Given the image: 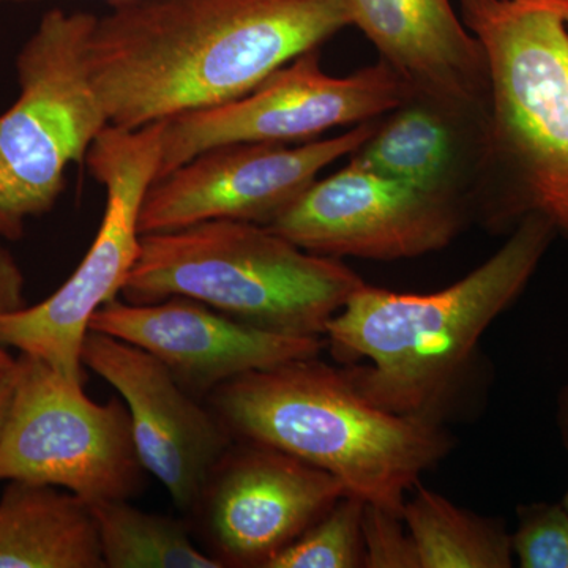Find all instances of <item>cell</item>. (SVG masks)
<instances>
[{
	"label": "cell",
	"instance_id": "cell-24",
	"mask_svg": "<svg viewBox=\"0 0 568 568\" xmlns=\"http://www.w3.org/2000/svg\"><path fill=\"white\" fill-rule=\"evenodd\" d=\"M14 365L11 368L0 369V428L9 410L11 394H13Z\"/></svg>",
	"mask_w": 568,
	"mask_h": 568
},
{
	"label": "cell",
	"instance_id": "cell-28",
	"mask_svg": "<svg viewBox=\"0 0 568 568\" xmlns=\"http://www.w3.org/2000/svg\"><path fill=\"white\" fill-rule=\"evenodd\" d=\"M532 2H548L556 3V6H564V3H568V0H532Z\"/></svg>",
	"mask_w": 568,
	"mask_h": 568
},
{
	"label": "cell",
	"instance_id": "cell-19",
	"mask_svg": "<svg viewBox=\"0 0 568 568\" xmlns=\"http://www.w3.org/2000/svg\"><path fill=\"white\" fill-rule=\"evenodd\" d=\"M89 506L99 529L104 568H224L194 545L181 519L141 510L129 500Z\"/></svg>",
	"mask_w": 568,
	"mask_h": 568
},
{
	"label": "cell",
	"instance_id": "cell-1",
	"mask_svg": "<svg viewBox=\"0 0 568 568\" xmlns=\"http://www.w3.org/2000/svg\"><path fill=\"white\" fill-rule=\"evenodd\" d=\"M349 26L346 0H130L97 17L85 62L134 130L239 99Z\"/></svg>",
	"mask_w": 568,
	"mask_h": 568
},
{
	"label": "cell",
	"instance_id": "cell-9",
	"mask_svg": "<svg viewBox=\"0 0 568 568\" xmlns=\"http://www.w3.org/2000/svg\"><path fill=\"white\" fill-rule=\"evenodd\" d=\"M409 91L381 59L335 78L321 67L320 50L305 52L239 99L163 121L156 181L219 145L302 144L327 130L372 121L398 106Z\"/></svg>",
	"mask_w": 568,
	"mask_h": 568
},
{
	"label": "cell",
	"instance_id": "cell-8",
	"mask_svg": "<svg viewBox=\"0 0 568 568\" xmlns=\"http://www.w3.org/2000/svg\"><path fill=\"white\" fill-rule=\"evenodd\" d=\"M78 381L20 354L0 428V481L50 485L88 504L130 500L144 485L125 403H97Z\"/></svg>",
	"mask_w": 568,
	"mask_h": 568
},
{
	"label": "cell",
	"instance_id": "cell-11",
	"mask_svg": "<svg viewBox=\"0 0 568 568\" xmlns=\"http://www.w3.org/2000/svg\"><path fill=\"white\" fill-rule=\"evenodd\" d=\"M470 222L462 205L347 162L268 227L321 256L399 261L446 248Z\"/></svg>",
	"mask_w": 568,
	"mask_h": 568
},
{
	"label": "cell",
	"instance_id": "cell-15",
	"mask_svg": "<svg viewBox=\"0 0 568 568\" xmlns=\"http://www.w3.org/2000/svg\"><path fill=\"white\" fill-rule=\"evenodd\" d=\"M349 162L462 205L480 222L491 182L489 104L410 89Z\"/></svg>",
	"mask_w": 568,
	"mask_h": 568
},
{
	"label": "cell",
	"instance_id": "cell-14",
	"mask_svg": "<svg viewBox=\"0 0 568 568\" xmlns=\"http://www.w3.org/2000/svg\"><path fill=\"white\" fill-rule=\"evenodd\" d=\"M89 331L155 355L196 398H207L216 387L254 369L317 357L325 346L321 336L274 334L189 297L155 304L114 298L92 316Z\"/></svg>",
	"mask_w": 568,
	"mask_h": 568
},
{
	"label": "cell",
	"instance_id": "cell-18",
	"mask_svg": "<svg viewBox=\"0 0 568 568\" xmlns=\"http://www.w3.org/2000/svg\"><path fill=\"white\" fill-rule=\"evenodd\" d=\"M420 568H510L511 537L499 519L480 517L417 485L402 514Z\"/></svg>",
	"mask_w": 568,
	"mask_h": 568
},
{
	"label": "cell",
	"instance_id": "cell-10",
	"mask_svg": "<svg viewBox=\"0 0 568 568\" xmlns=\"http://www.w3.org/2000/svg\"><path fill=\"white\" fill-rule=\"evenodd\" d=\"M379 118L327 140L302 144L219 145L197 153L152 183L140 213V233L181 230L211 220L268 226L316 181L376 130Z\"/></svg>",
	"mask_w": 568,
	"mask_h": 568
},
{
	"label": "cell",
	"instance_id": "cell-16",
	"mask_svg": "<svg viewBox=\"0 0 568 568\" xmlns=\"http://www.w3.org/2000/svg\"><path fill=\"white\" fill-rule=\"evenodd\" d=\"M361 29L413 91L489 104L487 54L450 0H346Z\"/></svg>",
	"mask_w": 568,
	"mask_h": 568
},
{
	"label": "cell",
	"instance_id": "cell-12",
	"mask_svg": "<svg viewBox=\"0 0 568 568\" xmlns=\"http://www.w3.org/2000/svg\"><path fill=\"white\" fill-rule=\"evenodd\" d=\"M345 487L278 448L234 439L213 467L193 514L223 567L265 568L323 517Z\"/></svg>",
	"mask_w": 568,
	"mask_h": 568
},
{
	"label": "cell",
	"instance_id": "cell-3",
	"mask_svg": "<svg viewBox=\"0 0 568 568\" xmlns=\"http://www.w3.org/2000/svg\"><path fill=\"white\" fill-rule=\"evenodd\" d=\"M207 405L234 439L265 444L320 467L347 495L396 517L422 474L454 448L443 424L376 406L346 368L317 357L234 377L207 396Z\"/></svg>",
	"mask_w": 568,
	"mask_h": 568
},
{
	"label": "cell",
	"instance_id": "cell-20",
	"mask_svg": "<svg viewBox=\"0 0 568 568\" xmlns=\"http://www.w3.org/2000/svg\"><path fill=\"white\" fill-rule=\"evenodd\" d=\"M364 511L365 503L358 497H339L265 568L364 567Z\"/></svg>",
	"mask_w": 568,
	"mask_h": 568
},
{
	"label": "cell",
	"instance_id": "cell-7",
	"mask_svg": "<svg viewBox=\"0 0 568 568\" xmlns=\"http://www.w3.org/2000/svg\"><path fill=\"white\" fill-rule=\"evenodd\" d=\"M162 134L163 121L134 130L110 123L93 142L85 163L106 190L99 233L54 294L0 317V342L9 349L84 383L81 349L92 316L121 295L140 254V213L159 175Z\"/></svg>",
	"mask_w": 568,
	"mask_h": 568
},
{
	"label": "cell",
	"instance_id": "cell-26",
	"mask_svg": "<svg viewBox=\"0 0 568 568\" xmlns=\"http://www.w3.org/2000/svg\"><path fill=\"white\" fill-rule=\"evenodd\" d=\"M556 6V3H555ZM558 7L559 13L562 14L564 21H566V26L568 29V3H564V6H556Z\"/></svg>",
	"mask_w": 568,
	"mask_h": 568
},
{
	"label": "cell",
	"instance_id": "cell-22",
	"mask_svg": "<svg viewBox=\"0 0 568 568\" xmlns=\"http://www.w3.org/2000/svg\"><path fill=\"white\" fill-rule=\"evenodd\" d=\"M364 567L420 568L416 547L402 517L365 504Z\"/></svg>",
	"mask_w": 568,
	"mask_h": 568
},
{
	"label": "cell",
	"instance_id": "cell-27",
	"mask_svg": "<svg viewBox=\"0 0 568 568\" xmlns=\"http://www.w3.org/2000/svg\"><path fill=\"white\" fill-rule=\"evenodd\" d=\"M3 2H22V0H0V3ZM108 2H110V6H115V3L130 2V0H108Z\"/></svg>",
	"mask_w": 568,
	"mask_h": 568
},
{
	"label": "cell",
	"instance_id": "cell-6",
	"mask_svg": "<svg viewBox=\"0 0 568 568\" xmlns=\"http://www.w3.org/2000/svg\"><path fill=\"white\" fill-rule=\"evenodd\" d=\"M95 20L52 9L18 54L20 95L0 114V239L18 241L54 207L71 164L110 125L85 62Z\"/></svg>",
	"mask_w": 568,
	"mask_h": 568
},
{
	"label": "cell",
	"instance_id": "cell-21",
	"mask_svg": "<svg viewBox=\"0 0 568 568\" xmlns=\"http://www.w3.org/2000/svg\"><path fill=\"white\" fill-rule=\"evenodd\" d=\"M511 551L521 568H568V510L564 504L518 507Z\"/></svg>",
	"mask_w": 568,
	"mask_h": 568
},
{
	"label": "cell",
	"instance_id": "cell-5",
	"mask_svg": "<svg viewBox=\"0 0 568 568\" xmlns=\"http://www.w3.org/2000/svg\"><path fill=\"white\" fill-rule=\"evenodd\" d=\"M364 283L338 257L306 252L265 224L211 220L141 235L121 297H189L263 331L324 338L325 325Z\"/></svg>",
	"mask_w": 568,
	"mask_h": 568
},
{
	"label": "cell",
	"instance_id": "cell-23",
	"mask_svg": "<svg viewBox=\"0 0 568 568\" xmlns=\"http://www.w3.org/2000/svg\"><path fill=\"white\" fill-rule=\"evenodd\" d=\"M26 278L13 254L0 244V317L26 306ZM17 357L0 342V369L11 368Z\"/></svg>",
	"mask_w": 568,
	"mask_h": 568
},
{
	"label": "cell",
	"instance_id": "cell-17",
	"mask_svg": "<svg viewBox=\"0 0 568 568\" xmlns=\"http://www.w3.org/2000/svg\"><path fill=\"white\" fill-rule=\"evenodd\" d=\"M0 568H104L91 506L62 488L10 480L0 496Z\"/></svg>",
	"mask_w": 568,
	"mask_h": 568
},
{
	"label": "cell",
	"instance_id": "cell-2",
	"mask_svg": "<svg viewBox=\"0 0 568 568\" xmlns=\"http://www.w3.org/2000/svg\"><path fill=\"white\" fill-rule=\"evenodd\" d=\"M556 235L544 216H526L489 260L437 293L364 283L325 325V345L369 402L443 424L478 342L525 293Z\"/></svg>",
	"mask_w": 568,
	"mask_h": 568
},
{
	"label": "cell",
	"instance_id": "cell-25",
	"mask_svg": "<svg viewBox=\"0 0 568 568\" xmlns=\"http://www.w3.org/2000/svg\"><path fill=\"white\" fill-rule=\"evenodd\" d=\"M558 424L560 429V436H562L564 444H566L568 450V383L560 390L558 399ZM564 507L568 510V491L564 496Z\"/></svg>",
	"mask_w": 568,
	"mask_h": 568
},
{
	"label": "cell",
	"instance_id": "cell-13",
	"mask_svg": "<svg viewBox=\"0 0 568 568\" xmlns=\"http://www.w3.org/2000/svg\"><path fill=\"white\" fill-rule=\"evenodd\" d=\"M81 362L121 395L145 473L168 489L179 510L193 514L213 467L234 443L222 418L155 355L132 343L89 331Z\"/></svg>",
	"mask_w": 568,
	"mask_h": 568
},
{
	"label": "cell",
	"instance_id": "cell-4",
	"mask_svg": "<svg viewBox=\"0 0 568 568\" xmlns=\"http://www.w3.org/2000/svg\"><path fill=\"white\" fill-rule=\"evenodd\" d=\"M489 71L491 182L480 223L544 216L568 239V29L555 3L462 0Z\"/></svg>",
	"mask_w": 568,
	"mask_h": 568
}]
</instances>
